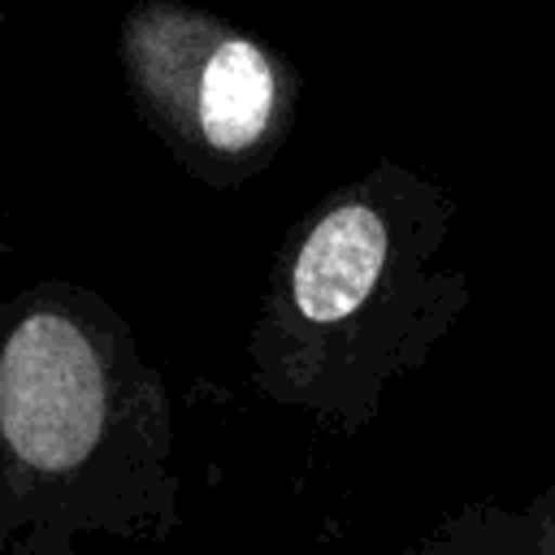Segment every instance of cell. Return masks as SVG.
Masks as SVG:
<instances>
[{"label":"cell","mask_w":555,"mask_h":555,"mask_svg":"<svg viewBox=\"0 0 555 555\" xmlns=\"http://www.w3.org/2000/svg\"><path fill=\"white\" fill-rule=\"evenodd\" d=\"M91 325L69 312H26L0 343V442L43 477L87 464L108 429L113 386Z\"/></svg>","instance_id":"3957f363"},{"label":"cell","mask_w":555,"mask_h":555,"mask_svg":"<svg viewBox=\"0 0 555 555\" xmlns=\"http://www.w3.org/2000/svg\"><path fill=\"white\" fill-rule=\"evenodd\" d=\"M451 212L429 178L377 165L304 225L291 251L295 321L338 351L360 390L421 360L464 312L468 282L434 273Z\"/></svg>","instance_id":"6da1fadb"},{"label":"cell","mask_w":555,"mask_h":555,"mask_svg":"<svg viewBox=\"0 0 555 555\" xmlns=\"http://www.w3.org/2000/svg\"><path fill=\"white\" fill-rule=\"evenodd\" d=\"M416 555H555V486L520 507L477 503L447 520Z\"/></svg>","instance_id":"277c9868"},{"label":"cell","mask_w":555,"mask_h":555,"mask_svg":"<svg viewBox=\"0 0 555 555\" xmlns=\"http://www.w3.org/2000/svg\"><path fill=\"white\" fill-rule=\"evenodd\" d=\"M117 48L143 121L199 173H247L282 143L295 74L225 17L182 0H139L121 17Z\"/></svg>","instance_id":"7a4b0ae2"},{"label":"cell","mask_w":555,"mask_h":555,"mask_svg":"<svg viewBox=\"0 0 555 555\" xmlns=\"http://www.w3.org/2000/svg\"><path fill=\"white\" fill-rule=\"evenodd\" d=\"M9 4H13V0H0V26H4V17H9Z\"/></svg>","instance_id":"5b68a950"}]
</instances>
